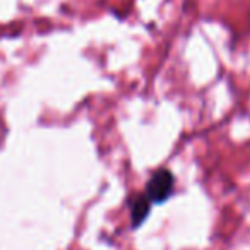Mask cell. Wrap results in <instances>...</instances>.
Segmentation results:
<instances>
[{
    "label": "cell",
    "mask_w": 250,
    "mask_h": 250,
    "mask_svg": "<svg viewBox=\"0 0 250 250\" xmlns=\"http://www.w3.org/2000/svg\"><path fill=\"white\" fill-rule=\"evenodd\" d=\"M175 190V175L168 168H158L153 171L146 184V195L153 204H163L173 195Z\"/></svg>",
    "instance_id": "6da1fadb"
},
{
    "label": "cell",
    "mask_w": 250,
    "mask_h": 250,
    "mask_svg": "<svg viewBox=\"0 0 250 250\" xmlns=\"http://www.w3.org/2000/svg\"><path fill=\"white\" fill-rule=\"evenodd\" d=\"M151 206H153V202H151V199L146 195V192L132 195L130 204H129V212H130V221H132L134 228H137V226H141L146 221V218L151 212Z\"/></svg>",
    "instance_id": "7a4b0ae2"
}]
</instances>
